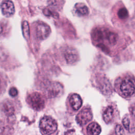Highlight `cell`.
Segmentation results:
<instances>
[{"label": "cell", "instance_id": "obj_1", "mask_svg": "<svg viewBox=\"0 0 135 135\" xmlns=\"http://www.w3.org/2000/svg\"><path fill=\"white\" fill-rule=\"evenodd\" d=\"M91 36L93 44L105 52L110 51V47L117 45L121 38L117 31L105 26H98L93 28Z\"/></svg>", "mask_w": 135, "mask_h": 135}, {"label": "cell", "instance_id": "obj_2", "mask_svg": "<svg viewBox=\"0 0 135 135\" xmlns=\"http://www.w3.org/2000/svg\"><path fill=\"white\" fill-rule=\"evenodd\" d=\"M111 15L113 23L119 25L126 23L129 17L127 8L121 2L115 4L113 7Z\"/></svg>", "mask_w": 135, "mask_h": 135}, {"label": "cell", "instance_id": "obj_3", "mask_svg": "<svg viewBox=\"0 0 135 135\" xmlns=\"http://www.w3.org/2000/svg\"><path fill=\"white\" fill-rule=\"evenodd\" d=\"M119 91L125 98L132 97L135 93V82L131 78H123L119 84Z\"/></svg>", "mask_w": 135, "mask_h": 135}, {"label": "cell", "instance_id": "obj_4", "mask_svg": "<svg viewBox=\"0 0 135 135\" xmlns=\"http://www.w3.org/2000/svg\"><path fill=\"white\" fill-rule=\"evenodd\" d=\"M27 102L34 110H42L45 105V99L40 93L34 92L29 94L27 97Z\"/></svg>", "mask_w": 135, "mask_h": 135}, {"label": "cell", "instance_id": "obj_5", "mask_svg": "<svg viewBox=\"0 0 135 135\" xmlns=\"http://www.w3.org/2000/svg\"><path fill=\"white\" fill-rule=\"evenodd\" d=\"M39 126L41 132L47 135L54 133L57 129L56 121L53 118L49 116H45L41 119Z\"/></svg>", "mask_w": 135, "mask_h": 135}, {"label": "cell", "instance_id": "obj_6", "mask_svg": "<svg viewBox=\"0 0 135 135\" xmlns=\"http://www.w3.org/2000/svg\"><path fill=\"white\" fill-rule=\"evenodd\" d=\"M36 37L41 40L46 39L51 33L50 27L43 22H36L35 25Z\"/></svg>", "mask_w": 135, "mask_h": 135}, {"label": "cell", "instance_id": "obj_7", "mask_svg": "<svg viewBox=\"0 0 135 135\" xmlns=\"http://www.w3.org/2000/svg\"><path fill=\"white\" fill-rule=\"evenodd\" d=\"M92 119V113L90 108H84L76 115V121L80 126H83Z\"/></svg>", "mask_w": 135, "mask_h": 135}, {"label": "cell", "instance_id": "obj_8", "mask_svg": "<svg viewBox=\"0 0 135 135\" xmlns=\"http://www.w3.org/2000/svg\"><path fill=\"white\" fill-rule=\"evenodd\" d=\"M63 91V87L58 82H53L49 84L46 89V93L50 98H55L60 95Z\"/></svg>", "mask_w": 135, "mask_h": 135}, {"label": "cell", "instance_id": "obj_9", "mask_svg": "<svg viewBox=\"0 0 135 135\" xmlns=\"http://www.w3.org/2000/svg\"><path fill=\"white\" fill-rule=\"evenodd\" d=\"M0 109L5 115L8 117L14 115L15 112V108L14 103L12 101L8 99H6L1 103Z\"/></svg>", "mask_w": 135, "mask_h": 135}, {"label": "cell", "instance_id": "obj_10", "mask_svg": "<svg viewBox=\"0 0 135 135\" xmlns=\"http://www.w3.org/2000/svg\"><path fill=\"white\" fill-rule=\"evenodd\" d=\"M2 14L7 17L12 16L15 13V7L11 0H4L0 5Z\"/></svg>", "mask_w": 135, "mask_h": 135}, {"label": "cell", "instance_id": "obj_11", "mask_svg": "<svg viewBox=\"0 0 135 135\" xmlns=\"http://www.w3.org/2000/svg\"><path fill=\"white\" fill-rule=\"evenodd\" d=\"M64 55L66 62L69 64H73L78 59V52L74 48L71 47H68L65 50Z\"/></svg>", "mask_w": 135, "mask_h": 135}, {"label": "cell", "instance_id": "obj_12", "mask_svg": "<svg viewBox=\"0 0 135 135\" xmlns=\"http://www.w3.org/2000/svg\"><path fill=\"white\" fill-rule=\"evenodd\" d=\"M75 14L80 17L87 16L89 13V10L88 6L83 3H77L74 7Z\"/></svg>", "mask_w": 135, "mask_h": 135}, {"label": "cell", "instance_id": "obj_13", "mask_svg": "<svg viewBox=\"0 0 135 135\" xmlns=\"http://www.w3.org/2000/svg\"><path fill=\"white\" fill-rule=\"evenodd\" d=\"M69 101L71 107L75 111L78 110L82 104V101L80 96L76 93L73 94L70 97Z\"/></svg>", "mask_w": 135, "mask_h": 135}, {"label": "cell", "instance_id": "obj_14", "mask_svg": "<svg viewBox=\"0 0 135 135\" xmlns=\"http://www.w3.org/2000/svg\"><path fill=\"white\" fill-rule=\"evenodd\" d=\"M86 131L88 135H99L101 132V129L98 123L93 122L88 126Z\"/></svg>", "mask_w": 135, "mask_h": 135}, {"label": "cell", "instance_id": "obj_15", "mask_svg": "<svg viewBox=\"0 0 135 135\" xmlns=\"http://www.w3.org/2000/svg\"><path fill=\"white\" fill-rule=\"evenodd\" d=\"M114 108L112 106H108L104 111L102 116L106 123H109L112 121L114 116Z\"/></svg>", "mask_w": 135, "mask_h": 135}, {"label": "cell", "instance_id": "obj_16", "mask_svg": "<svg viewBox=\"0 0 135 135\" xmlns=\"http://www.w3.org/2000/svg\"><path fill=\"white\" fill-rule=\"evenodd\" d=\"M22 28L23 36L25 38H28L30 37V28L28 23L26 21H24L22 23Z\"/></svg>", "mask_w": 135, "mask_h": 135}, {"label": "cell", "instance_id": "obj_17", "mask_svg": "<svg viewBox=\"0 0 135 135\" xmlns=\"http://www.w3.org/2000/svg\"><path fill=\"white\" fill-rule=\"evenodd\" d=\"M43 13L45 15L47 16H53V17H56L58 16V14L51 10V9H50L49 8H45L43 9Z\"/></svg>", "mask_w": 135, "mask_h": 135}, {"label": "cell", "instance_id": "obj_18", "mask_svg": "<svg viewBox=\"0 0 135 135\" xmlns=\"http://www.w3.org/2000/svg\"><path fill=\"white\" fill-rule=\"evenodd\" d=\"M122 123L125 129L128 130L129 129V126H130V119L128 115H126L124 117V118L122 119Z\"/></svg>", "mask_w": 135, "mask_h": 135}, {"label": "cell", "instance_id": "obj_19", "mask_svg": "<svg viewBox=\"0 0 135 135\" xmlns=\"http://www.w3.org/2000/svg\"><path fill=\"white\" fill-rule=\"evenodd\" d=\"M115 134L116 135H125V132L122 127L118 124L115 127Z\"/></svg>", "mask_w": 135, "mask_h": 135}, {"label": "cell", "instance_id": "obj_20", "mask_svg": "<svg viewBox=\"0 0 135 135\" xmlns=\"http://www.w3.org/2000/svg\"><path fill=\"white\" fill-rule=\"evenodd\" d=\"M6 84L4 79L2 78V76L0 74V95L3 93V91H4Z\"/></svg>", "mask_w": 135, "mask_h": 135}, {"label": "cell", "instance_id": "obj_21", "mask_svg": "<svg viewBox=\"0 0 135 135\" xmlns=\"http://www.w3.org/2000/svg\"><path fill=\"white\" fill-rule=\"evenodd\" d=\"M9 94L12 97H15L18 94V91L16 89V88H14V87H12L9 89Z\"/></svg>", "mask_w": 135, "mask_h": 135}, {"label": "cell", "instance_id": "obj_22", "mask_svg": "<svg viewBox=\"0 0 135 135\" xmlns=\"http://www.w3.org/2000/svg\"><path fill=\"white\" fill-rule=\"evenodd\" d=\"M6 127L4 126V124H3V122H0V134H3L6 130Z\"/></svg>", "mask_w": 135, "mask_h": 135}, {"label": "cell", "instance_id": "obj_23", "mask_svg": "<svg viewBox=\"0 0 135 135\" xmlns=\"http://www.w3.org/2000/svg\"><path fill=\"white\" fill-rule=\"evenodd\" d=\"M130 112H131V115L135 119V104L132 105V106H131V107L130 109Z\"/></svg>", "mask_w": 135, "mask_h": 135}, {"label": "cell", "instance_id": "obj_24", "mask_svg": "<svg viewBox=\"0 0 135 135\" xmlns=\"http://www.w3.org/2000/svg\"><path fill=\"white\" fill-rule=\"evenodd\" d=\"M134 1H135V0H134Z\"/></svg>", "mask_w": 135, "mask_h": 135}]
</instances>
